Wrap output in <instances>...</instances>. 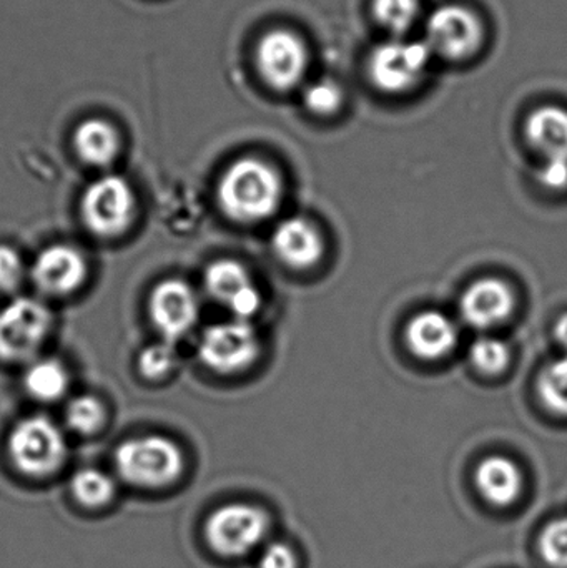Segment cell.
I'll return each mask as SVG.
<instances>
[{
    "label": "cell",
    "mask_w": 567,
    "mask_h": 568,
    "mask_svg": "<svg viewBox=\"0 0 567 568\" xmlns=\"http://www.w3.org/2000/svg\"><path fill=\"white\" fill-rule=\"evenodd\" d=\"M53 317L42 301L19 296L0 310V361L29 363L52 331Z\"/></svg>",
    "instance_id": "obj_4"
},
{
    "label": "cell",
    "mask_w": 567,
    "mask_h": 568,
    "mask_svg": "<svg viewBox=\"0 0 567 568\" xmlns=\"http://www.w3.org/2000/svg\"><path fill=\"white\" fill-rule=\"evenodd\" d=\"M89 276L85 256L70 245L43 248L33 260L30 278L49 296H69L75 293Z\"/></svg>",
    "instance_id": "obj_13"
},
{
    "label": "cell",
    "mask_w": 567,
    "mask_h": 568,
    "mask_svg": "<svg viewBox=\"0 0 567 568\" xmlns=\"http://www.w3.org/2000/svg\"><path fill=\"white\" fill-rule=\"evenodd\" d=\"M406 343L422 359H439L458 344V327L439 311H423L409 321Z\"/></svg>",
    "instance_id": "obj_16"
},
{
    "label": "cell",
    "mask_w": 567,
    "mask_h": 568,
    "mask_svg": "<svg viewBox=\"0 0 567 568\" xmlns=\"http://www.w3.org/2000/svg\"><path fill=\"white\" fill-rule=\"evenodd\" d=\"M539 554L553 568H567V517L548 524L539 536Z\"/></svg>",
    "instance_id": "obj_28"
},
{
    "label": "cell",
    "mask_w": 567,
    "mask_h": 568,
    "mask_svg": "<svg viewBox=\"0 0 567 568\" xmlns=\"http://www.w3.org/2000/svg\"><path fill=\"white\" fill-rule=\"evenodd\" d=\"M259 568H298L295 550L282 542L270 544L260 556Z\"/></svg>",
    "instance_id": "obj_30"
},
{
    "label": "cell",
    "mask_w": 567,
    "mask_h": 568,
    "mask_svg": "<svg viewBox=\"0 0 567 568\" xmlns=\"http://www.w3.org/2000/svg\"><path fill=\"white\" fill-rule=\"evenodd\" d=\"M70 489L73 497L90 509L107 506L115 496V483L112 477L92 467L77 470L70 480Z\"/></svg>",
    "instance_id": "obj_21"
},
{
    "label": "cell",
    "mask_w": 567,
    "mask_h": 568,
    "mask_svg": "<svg viewBox=\"0 0 567 568\" xmlns=\"http://www.w3.org/2000/svg\"><path fill=\"white\" fill-rule=\"evenodd\" d=\"M376 22L393 33V39H403L418 22V0H373Z\"/></svg>",
    "instance_id": "obj_22"
},
{
    "label": "cell",
    "mask_w": 567,
    "mask_h": 568,
    "mask_svg": "<svg viewBox=\"0 0 567 568\" xmlns=\"http://www.w3.org/2000/svg\"><path fill=\"white\" fill-rule=\"evenodd\" d=\"M73 149L83 163L102 169L112 165L119 156L120 135L105 120H85L73 132Z\"/></svg>",
    "instance_id": "obj_19"
},
{
    "label": "cell",
    "mask_w": 567,
    "mask_h": 568,
    "mask_svg": "<svg viewBox=\"0 0 567 568\" xmlns=\"http://www.w3.org/2000/svg\"><path fill=\"white\" fill-rule=\"evenodd\" d=\"M206 293L229 307L233 320L250 321L262 307V294L235 260H216L203 275Z\"/></svg>",
    "instance_id": "obj_12"
},
{
    "label": "cell",
    "mask_w": 567,
    "mask_h": 568,
    "mask_svg": "<svg viewBox=\"0 0 567 568\" xmlns=\"http://www.w3.org/2000/svg\"><path fill=\"white\" fill-rule=\"evenodd\" d=\"M476 486L493 506H512L522 494L523 474L508 457H488L476 470Z\"/></svg>",
    "instance_id": "obj_18"
},
{
    "label": "cell",
    "mask_w": 567,
    "mask_h": 568,
    "mask_svg": "<svg viewBox=\"0 0 567 568\" xmlns=\"http://www.w3.org/2000/svg\"><path fill=\"white\" fill-rule=\"evenodd\" d=\"M433 57L425 40H386L369 55V80L385 93L409 92L425 80Z\"/></svg>",
    "instance_id": "obj_6"
},
{
    "label": "cell",
    "mask_w": 567,
    "mask_h": 568,
    "mask_svg": "<svg viewBox=\"0 0 567 568\" xmlns=\"http://www.w3.org/2000/svg\"><path fill=\"white\" fill-rule=\"evenodd\" d=\"M270 530L265 510L250 504L219 507L205 523L210 549L223 557H243L255 550Z\"/></svg>",
    "instance_id": "obj_8"
},
{
    "label": "cell",
    "mask_w": 567,
    "mask_h": 568,
    "mask_svg": "<svg viewBox=\"0 0 567 568\" xmlns=\"http://www.w3.org/2000/svg\"><path fill=\"white\" fill-rule=\"evenodd\" d=\"M515 294L502 280L485 278L473 283L459 301V314L468 326L489 329L499 326L515 310Z\"/></svg>",
    "instance_id": "obj_14"
},
{
    "label": "cell",
    "mask_w": 567,
    "mask_h": 568,
    "mask_svg": "<svg viewBox=\"0 0 567 568\" xmlns=\"http://www.w3.org/2000/svg\"><path fill=\"white\" fill-rule=\"evenodd\" d=\"M26 278L22 256L9 245H0V291L16 293Z\"/></svg>",
    "instance_id": "obj_29"
},
{
    "label": "cell",
    "mask_w": 567,
    "mask_h": 568,
    "mask_svg": "<svg viewBox=\"0 0 567 568\" xmlns=\"http://www.w3.org/2000/svg\"><path fill=\"white\" fill-rule=\"evenodd\" d=\"M259 353V334L250 321L230 320L212 324L200 337V361L213 373H240L255 363Z\"/></svg>",
    "instance_id": "obj_10"
},
{
    "label": "cell",
    "mask_w": 567,
    "mask_h": 568,
    "mask_svg": "<svg viewBox=\"0 0 567 568\" xmlns=\"http://www.w3.org/2000/svg\"><path fill=\"white\" fill-rule=\"evenodd\" d=\"M255 62L270 89L292 92L302 85L308 72V47L292 30H270L256 45Z\"/></svg>",
    "instance_id": "obj_9"
},
{
    "label": "cell",
    "mask_w": 567,
    "mask_h": 568,
    "mask_svg": "<svg viewBox=\"0 0 567 568\" xmlns=\"http://www.w3.org/2000/svg\"><path fill=\"white\" fill-rule=\"evenodd\" d=\"M23 386L33 399L52 403L69 389V374L59 361H33L23 374Z\"/></svg>",
    "instance_id": "obj_20"
},
{
    "label": "cell",
    "mask_w": 567,
    "mask_h": 568,
    "mask_svg": "<svg viewBox=\"0 0 567 568\" xmlns=\"http://www.w3.org/2000/svg\"><path fill=\"white\" fill-rule=\"evenodd\" d=\"M176 359L179 356L173 343L162 339L160 343L150 344L140 353V374L149 381H162L175 369Z\"/></svg>",
    "instance_id": "obj_26"
},
{
    "label": "cell",
    "mask_w": 567,
    "mask_h": 568,
    "mask_svg": "<svg viewBox=\"0 0 567 568\" xmlns=\"http://www.w3.org/2000/svg\"><path fill=\"white\" fill-rule=\"evenodd\" d=\"M538 180L546 189L563 192L567 189V162H545L538 172Z\"/></svg>",
    "instance_id": "obj_31"
},
{
    "label": "cell",
    "mask_w": 567,
    "mask_h": 568,
    "mask_svg": "<svg viewBox=\"0 0 567 568\" xmlns=\"http://www.w3.org/2000/svg\"><path fill=\"white\" fill-rule=\"evenodd\" d=\"M469 357L482 373L499 374L508 367L509 349L498 337H478L469 347Z\"/></svg>",
    "instance_id": "obj_27"
},
{
    "label": "cell",
    "mask_w": 567,
    "mask_h": 568,
    "mask_svg": "<svg viewBox=\"0 0 567 568\" xmlns=\"http://www.w3.org/2000/svg\"><path fill=\"white\" fill-rule=\"evenodd\" d=\"M525 135L546 162H567V109L543 105L533 110L526 119Z\"/></svg>",
    "instance_id": "obj_17"
},
{
    "label": "cell",
    "mask_w": 567,
    "mask_h": 568,
    "mask_svg": "<svg viewBox=\"0 0 567 568\" xmlns=\"http://www.w3.org/2000/svg\"><path fill=\"white\" fill-rule=\"evenodd\" d=\"M113 466L120 479L136 489H163L182 477L185 456L169 437L149 434L123 440L113 454Z\"/></svg>",
    "instance_id": "obj_2"
},
{
    "label": "cell",
    "mask_w": 567,
    "mask_h": 568,
    "mask_svg": "<svg viewBox=\"0 0 567 568\" xmlns=\"http://www.w3.org/2000/svg\"><path fill=\"white\" fill-rule=\"evenodd\" d=\"M136 200L123 176L105 175L87 186L80 199L83 225L100 239L123 235L135 216Z\"/></svg>",
    "instance_id": "obj_5"
},
{
    "label": "cell",
    "mask_w": 567,
    "mask_h": 568,
    "mask_svg": "<svg viewBox=\"0 0 567 568\" xmlns=\"http://www.w3.org/2000/svg\"><path fill=\"white\" fill-rule=\"evenodd\" d=\"M272 245L276 256L292 268H310L323 255L322 235L302 216L283 220L273 233Z\"/></svg>",
    "instance_id": "obj_15"
},
{
    "label": "cell",
    "mask_w": 567,
    "mask_h": 568,
    "mask_svg": "<svg viewBox=\"0 0 567 568\" xmlns=\"http://www.w3.org/2000/svg\"><path fill=\"white\" fill-rule=\"evenodd\" d=\"M10 463L23 476H53L65 464L69 447L65 436L53 420L45 416H30L19 420L7 439Z\"/></svg>",
    "instance_id": "obj_3"
},
{
    "label": "cell",
    "mask_w": 567,
    "mask_h": 568,
    "mask_svg": "<svg viewBox=\"0 0 567 568\" xmlns=\"http://www.w3.org/2000/svg\"><path fill=\"white\" fill-rule=\"evenodd\" d=\"M149 314L163 339L175 343L186 336L199 321V297L189 283L176 278L163 280L150 293Z\"/></svg>",
    "instance_id": "obj_11"
},
{
    "label": "cell",
    "mask_w": 567,
    "mask_h": 568,
    "mask_svg": "<svg viewBox=\"0 0 567 568\" xmlns=\"http://www.w3.org/2000/svg\"><path fill=\"white\" fill-rule=\"evenodd\" d=\"M279 172L260 159L236 160L216 186L220 209L236 223H259L270 219L282 203Z\"/></svg>",
    "instance_id": "obj_1"
},
{
    "label": "cell",
    "mask_w": 567,
    "mask_h": 568,
    "mask_svg": "<svg viewBox=\"0 0 567 568\" xmlns=\"http://www.w3.org/2000/svg\"><path fill=\"white\" fill-rule=\"evenodd\" d=\"M556 343L563 347L565 354H567V314L558 321L555 327Z\"/></svg>",
    "instance_id": "obj_32"
},
{
    "label": "cell",
    "mask_w": 567,
    "mask_h": 568,
    "mask_svg": "<svg viewBox=\"0 0 567 568\" xmlns=\"http://www.w3.org/2000/svg\"><path fill=\"white\" fill-rule=\"evenodd\" d=\"M345 93L338 83L330 79L310 83L303 90V103L308 112L320 116L333 115L342 109Z\"/></svg>",
    "instance_id": "obj_25"
},
{
    "label": "cell",
    "mask_w": 567,
    "mask_h": 568,
    "mask_svg": "<svg viewBox=\"0 0 567 568\" xmlns=\"http://www.w3.org/2000/svg\"><path fill=\"white\" fill-rule=\"evenodd\" d=\"M538 390L551 413L567 417V354L546 366L539 376Z\"/></svg>",
    "instance_id": "obj_24"
},
{
    "label": "cell",
    "mask_w": 567,
    "mask_h": 568,
    "mask_svg": "<svg viewBox=\"0 0 567 568\" xmlns=\"http://www.w3.org/2000/svg\"><path fill=\"white\" fill-rule=\"evenodd\" d=\"M67 426L73 433L82 436H92L99 433L107 423V410L102 400L95 396L83 394V396L73 397L65 409Z\"/></svg>",
    "instance_id": "obj_23"
},
{
    "label": "cell",
    "mask_w": 567,
    "mask_h": 568,
    "mask_svg": "<svg viewBox=\"0 0 567 568\" xmlns=\"http://www.w3.org/2000/svg\"><path fill=\"white\" fill-rule=\"evenodd\" d=\"M425 43L433 55L449 62H463L475 57L485 40L482 19L468 7L445 3L426 19Z\"/></svg>",
    "instance_id": "obj_7"
}]
</instances>
